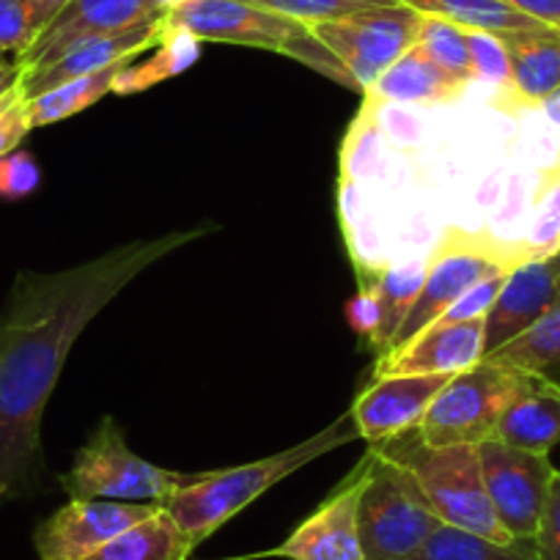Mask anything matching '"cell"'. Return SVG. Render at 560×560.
I'll return each mask as SVG.
<instances>
[{
	"mask_svg": "<svg viewBox=\"0 0 560 560\" xmlns=\"http://www.w3.org/2000/svg\"><path fill=\"white\" fill-rule=\"evenodd\" d=\"M165 25L187 31L198 42H223V45L280 52L325 74L332 83L358 91L343 63L316 39L311 25L250 7L245 0H187L179 9L165 14Z\"/></svg>",
	"mask_w": 560,
	"mask_h": 560,
	"instance_id": "4",
	"label": "cell"
},
{
	"mask_svg": "<svg viewBox=\"0 0 560 560\" xmlns=\"http://www.w3.org/2000/svg\"><path fill=\"white\" fill-rule=\"evenodd\" d=\"M487 354L483 319L459 325H429L396 352L376 360L374 380L401 374H459L478 365Z\"/></svg>",
	"mask_w": 560,
	"mask_h": 560,
	"instance_id": "18",
	"label": "cell"
},
{
	"mask_svg": "<svg viewBox=\"0 0 560 560\" xmlns=\"http://www.w3.org/2000/svg\"><path fill=\"white\" fill-rule=\"evenodd\" d=\"M533 541H536L538 560H560V470H555L552 483H549L547 503H544Z\"/></svg>",
	"mask_w": 560,
	"mask_h": 560,
	"instance_id": "36",
	"label": "cell"
},
{
	"mask_svg": "<svg viewBox=\"0 0 560 560\" xmlns=\"http://www.w3.org/2000/svg\"><path fill=\"white\" fill-rule=\"evenodd\" d=\"M505 278L509 272H498L489 275V278L478 280L476 287L467 289L443 316H440V325H459V322H476V319H487V314L492 311L494 300H498L500 289H503Z\"/></svg>",
	"mask_w": 560,
	"mask_h": 560,
	"instance_id": "35",
	"label": "cell"
},
{
	"mask_svg": "<svg viewBox=\"0 0 560 560\" xmlns=\"http://www.w3.org/2000/svg\"><path fill=\"white\" fill-rule=\"evenodd\" d=\"M45 23L36 12L34 0H0V56L18 61L36 42Z\"/></svg>",
	"mask_w": 560,
	"mask_h": 560,
	"instance_id": "32",
	"label": "cell"
},
{
	"mask_svg": "<svg viewBox=\"0 0 560 560\" xmlns=\"http://www.w3.org/2000/svg\"><path fill=\"white\" fill-rule=\"evenodd\" d=\"M427 261L429 258H409L360 275L363 280L358 298L349 305V322L376 349V358L390 352L398 330L407 322L412 305L418 303L427 283Z\"/></svg>",
	"mask_w": 560,
	"mask_h": 560,
	"instance_id": "12",
	"label": "cell"
},
{
	"mask_svg": "<svg viewBox=\"0 0 560 560\" xmlns=\"http://www.w3.org/2000/svg\"><path fill=\"white\" fill-rule=\"evenodd\" d=\"M20 78V69L18 63H7V61H0V94L9 89V85L14 83V80Z\"/></svg>",
	"mask_w": 560,
	"mask_h": 560,
	"instance_id": "40",
	"label": "cell"
},
{
	"mask_svg": "<svg viewBox=\"0 0 560 560\" xmlns=\"http://www.w3.org/2000/svg\"><path fill=\"white\" fill-rule=\"evenodd\" d=\"M124 63H113V67L102 69V72L85 74V78H74L69 80V83H61L56 85V89L45 91V94L31 96L28 113H31V124H34V129L50 127V124L63 121V118L78 116V113L89 110L91 105H96L105 94H113V80H116V74L121 72Z\"/></svg>",
	"mask_w": 560,
	"mask_h": 560,
	"instance_id": "26",
	"label": "cell"
},
{
	"mask_svg": "<svg viewBox=\"0 0 560 560\" xmlns=\"http://www.w3.org/2000/svg\"><path fill=\"white\" fill-rule=\"evenodd\" d=\"M163 505L113 503V500H69L47 516L34 533L39 560H85L124 530L149 520Z\"/></svg>",
	"mask_w": 560,
	"mask_h": 560,
	"instance_id": "11",
	"label": "cell"
},
{
	"mask_svg": "<svg viewBox=\"0 0 560 560\" xmlns=\"http://www.w3.org/2000/svg\"><path fill=\"white\" fill-rule=\"evenodd\" d=\"M212 231L143 236L78 267L14 278L0 314V503L23 498L42 478V418L85 327L140 272Z\"/></svg>",
	"mask_w": 560,
	"mask_h": 560,
	"instance_id": "1",
	"label": "cell"
},
{
	"mask_svg": "<svg viewBox=\"0 0 560 560\" xmlns=\"http://www.w3.org/2000/svg\"><path fill=\"white\" fill-rule=\"evenodd\" d=\"M487 363L505 365V369L533 371V374H547L549 369L560 365V294L552 308L541 316L533 327H527L522 336L505 343L498 352L487 354Z\"/></svg>",
	"mask_w": 560,
	"mask_h": 560,
	"instance_id": "28",
	"label": "cell"
},
{
	"mask_svg": "<svg viewBox=\"0 0 560 560\" xmlns=\"http://www.w3.org/2000/svg\"><path fill=\"white\" fill-rule=\"evenodd\" d=\"M467 47H470V63L476 83H489L494 89L509 91L511 85V58L505 42L492 31L467 28Z\"/></svg>",
	"mask_w": 560,
	"mask_h": 560,
	"instance_id": "31",
	"label": "cell"
},
{
	"mask_svg": "<svg viewBox=\"0 0 560 560\" xmlns=\"http://www.w3.org/2000/svg\"><path fill=\"white\" fill-rule=\"evenodd\" d=\"M520 264H525V256H522V250L516 245H505L498 236L451 229L434 245L432 256H429L423 292H420L418 303L409 311L404 327L398 330L390 352L401 349L420 330H427L429 325H434L467 289L476 287L478 280L498 272H511Z\"/></svg>",
	"mask_w": 560,
	"mask_h": 560,
	"instance_id": "7",
	"label": "cell"
},
{
	"mask_svg": "<svg viewBox=\"0 0 560 560\" xmlns=\"http://www.w3.org/2000/svg\"><path fill=\"white\" fill-rule=\"evenodd\" d=\"M69 0H34V7H36V12H39V18H42V23H50L52 18H56L58 12H61L63 7H67ZM45 31V28H42Z\"/></svg>",
	"mask_w": 560,
	"mask_h": 560,
	"instance_id": "39",
	"label": "cell"
},
{
	"mask_svg": "<svg viewBox=\"0 0 560 560\" xmlns=\"http://www.w3.org/2000/svg\"><path fill=\"white\" fill-rule=\"evenodd\" d=\"M198 56H201V42L196 36L165 25L163 36H160V42L154 45V52L147 61L135 63L132 58L129 63H124L121 72L113 80V94H140V91L152 89V85L176 78L185 69H190L198 61Z\"/></svg>",
	"mask_w": 560,
	"mask_h": 560,
	"instance_id": "23",
	"label": "cell"
},
{
	"mask_svg": "<svg viewBox=\"0 0 560 560\" xmlns=\"http://www.w3.org/2000/svg\"><path fill=\"white\" fill-rule=\"evenodd\" d=\"M418 28L420 14L401 3L311 25L316 39L343 63L358 94H365L418 42Z\"/></svg>",
	"mask_w": 560,
	"mask_h": 560,
	"instance_id": "9",
	"label": "cell"
},
{
	"mask_svg": "<svg viewBox=\"0 0 560 560\" xmlns=\"http://www.w3.org/2000/svg\"><path fill=\"white\" fill-rule=\"evenodd\" d=\"M520 247L525 261L560 250V158L538 174Z\"/></svg>",
	"mask_w": 560,
	"mask_h": 560,
	"instance_id": "27",
	"label": "cell"
},
{
	"mask_svg": "<svg viewBox=\"0 0 560 560\" xmlns=\"http://www.w3.org/2000/svg\"><path fill=\"white\" fill-rule=\"evenodd\" d=\"M245 3L283 14V18L298 20V23L316 25L352 18V14L369 12V9L396 7L398 0H245Z\"/></svg>",
	"mask_w": 560,
	"mask_h": 560,
	"instance_id": "30",
	"label": "cell"
},
{
	"mask_svg": "<svg viewBox=\"0 0 560 560\" xmlns=\"http://www.w3.org/2000/svg\"><path fill=\"white\" fill-rule=\"evenodd\" d=\"M42 185V168L34 154L18 149V152L0 158V201H23L34 196Z\"/></svg>",
	"mask_w": 560,
	"mask_h": 560,
	"instance_id": "34",
	"label": "cell"
},
{
	"mask_svg": "<svg viewBox=\"0 0 560 560\" xmlns=\"http://www.w3.org/2000/svg\"><path fill=\"white\" fill-rule=\"evenodd\" d=\"M514 448L547 456L560 445V385L547 374H533L525 390L500 418L494 438Z\"/></svg>",
	"mask_w": 560,
	"mask_h": 560,
	"instance_id": "20",
	"label": "cell"
},
{
	"mask_svg": "<svg viewBox=\"0 0 560 560\" xmlns=\"http://www.w3.org/2000/svg\"><path fill=\"white\" fill-rule=\"evenodd\" d=\"M365 465H369V456L349 472L347 481L308 520L294 527L287 541L275 549H267L258 558L363 560L358 530V503L360 492H363Z\"/></svg>",
	"mask_w": 560,
	"mask_h": 560,
	"instance_id": "13",
	"label": "cell"
},
{
	"mask_svg": "<svg viewBox=\"0 0 560 560\" xmlns=\"http://www.w3.org/2000/svg\"><path fill=\"white\" fill-rule=\"evenodd\" d=\"M530 376L533 371L505 369L487 360L459 371L429 407L420 438L429 445H478L492 440L503 412L525 390Z\"/></svg>",
	"mask_w": 560,
	"mask_h": 560,
	"instance_id": "8",
	"label": "cell"
},
{
	"mask_svg": "<svg viewBox=\"0 0 560 560\" xmlns=\"http://www.w3.org/2000/svg\"><path fill=\"white\" fill-rule=\"evenodd\" d=\"M500 3L516 9L536 23L560 28V0H500Z\"/></svg>",
	"mask_w": 560,
	"mask_h": 560,
	"instance_id": "37",
	"label": "cell"
},
{
	"mask_svg": "<svg viewBox=\"0 0 560 560\" xmlns=\"http://www.w3.org/2000/svg\"><path fill=\"white\" fill-rule=\"evenodd\" d=\"M407 560H538L533 538L494 541L462 527L440 525L423 547Z\"/></svg>",
	"mask_w": 560,
	"mask_h": 560,
	"instance_id": "24",
	"label": "cell"
},
{
	"mask_svg": "<svg viewBox=\"0 0 560 560\" xmlns=\"http://www.w3.org/2000/svg\"><path fill=\"white\" fill-rule=\"evenodd\" d=\"M451 376L454 374H401L371 380L349 409L358 434L369 445H380L420 429L429 407L448 385Z\"/></svg>",
	"mask_w": 560,
	"mask_h": 560,
	"instance_id": "14",
	"label": "cell"
},
{
	"mask_svg": "<svg viewBox=\"0 0 560 560\" xmlns=\"http://www.w3.org/2000/svg\"><path fill=\"white\" fill-rule=\"evenodd\" d=\"M192 476L140 459L124 440L116 418L105 415L89 443L74 454L72 470L61 478L69 500L165 505Z\"/></svg>",
	"mask_w": 560,
	"mask_h": 560,
	"instance_id": "6",
	"label": "cell"
},
{
	"mask_svg": "<svg viewBox=\"0 0 560 560\" xmlns=\"http://www.w3.org/2000/svg\"><path fill=\"white\" fill-rule=\"evenodd\" d=\"M560 294V250L547 258H533L509 272L492 311L483 319L487 327V354L536 325ZM483 354V358H487Z\"/></svg>",
	"mask_w": 560,
	"mask_h": 560,
	"instance_id": "17",
	"label": "cell"
},
{
	"mask_svg": "<svg viewBox=\"0 0 560 560\" xmlns=\"http://www.w3.org/2000/svg\"><path fill=\"white\" fill-rule=\"evenodd\" d=\"M538 110L544 113V118L549 121V127H555L560 132V89L555 91V94H549L547 100L538 105Z\"/></svg>",
	"mask_w": 560,
	"mask_h": 560,
	"instance_id": "38",
	"label": "cell"
},
{
	"mask_svg": "<svg viewBox=\"0 0 560 560\" xmlns=\"http://www.w3.org/2000/svg\"><path fill=\"white\" fill-rule=\"evenodd\" d=\"M401 7L415 9L427 18L448 20V23L462 25V28L492 31V34H514V31L536 28V20L525 18L516 9L505 7L500 0H398Z\"/></svg>",
	"mask_w": 560,
	"mask_h": 560,
	"instance_id": "25",
	"label": "cell"
},
{
	"mask_svg": "<svg viewBox=\"0 0 560 560\" xmlns=\"http://www.w3.org/2000/svg\"><path fill=\"white\" fill-rule=\"evenodd\" d=\"M472 83L454 78L445 69H440L418 45L409 47L390 69L382 72V78L365 91L371 105L393 102V105H451L459 100Z\"/></svg>",
	"mask_w": 560,
	"mask_h": 560,
	"instance_id": "21",
	"label": "cell"
},
{
	"mask_svg": "<svg viewBox=\"0 0 560 560\" xmlns=\"http://www.w3.org/2000/svg\"><path fill=\"white\" fill-rule=\"evenodd\" d=\"M149 18H163L152 0H69L14 63L20 72L47 67L83 39L116 34Z\"/></svg>",
	"mask_w": 560,
	"mask_h": 560,
	"instance_id": "15",
	"label": "cell"
},
{
	"mask_svg": "<svg viewBox=\"0 0 560 560\" xmlns=\"http://www.w3.org/2000/svg\"><path fill=\"white\" fill-rule=\"evenodd\" d=\"M483 487L500 525L511 538H536L555 467L549 456L514 448L500 440L478 443Z\"/></svg>",
	"mask_w": 560,
	"mask_h": 560,
	"instance_id": "10",
	"label": "cell"
},
{
	"mask_svg": "<svg viewBox=\"0 0 560 560\" xmlns=\"http://www.w3.org/2000/svg\"><path fill=\"white\" fill-rule=\"evenodd\" d=\"M371 448L412 472L443 525L494 541H514L489 503L478 445H429L420 429H412Z\"/></svg>",
	"mask_w": 560,
	"mask_h": 560,
	"instance_id": "3",
	"label": "cell"
},
{
	"mask_svg": "<svg viewBox=\"0 0 560 560\" xmlns=\"http://www.w3.org/2000/svg\"><path fill=\"white\" fill-rule=\"evenodd\" d=\"M182 3H187V0H152V7L158 9L160 14H168V12H174V9H179Z\"/></svg>",
	"mask_w": 560,
	"mask_h": 560,
	"instance_id": "41",
	"label": "cell"
},
{
	"mask_svg": "<svg viewBox=\"0 0 560 560\" xmlns=\"http://www.w3.org/2000/svg\"><path fill=\"white\" fill-rule=\"evenodd\" d=\"M34 129L28 113V96H25L20 78L0 94V158L18 152L25 135Z\"/></svg>",
	"mask_w": 560,
	"mask_h": 560,
	"instance_id": "33",
	"label": "cell"
},
{
	"mask_svg": "<svg viewBox=\"0 0 560 560\" xmlns=\"http://www.w3.org/2000/svg\"><path fill=\"white\" fill-rule=\"evenodd\" d=\"M358 438V427H354L352 415L347 412L332 420L330 427L322 429L319 434L308 438L305 443L280 451V454L264 456V459L250 462V465L229 467V470L198 472L163 509L176 522L187 544L198 549L212 533H218L225 522L234 520L240 511H245L253 500L269 492L275 483H280L283 478L298 472L300 467L311 465L319 456L330 454L341 445H349Z\"/></svg>",
	"mask_w": 560,
	"mask_h": 560,
	"instance_id": "2",
	"label": "cell"
},
{
	"mask_svg": "<svg viewBox=\"0 0 560 560\" xmlns=\"http://www.w3.org/2000/svg\"><path fill=\"white\" fill-rule=\"evenodd\" d=\"M165 31V14L163 18H149L143 23H135L129 28L116 31V34H102L83 39L80 45L69 47L63 56L47 67L31 69V72H20V83H23L25 96H39L45 91L56 89V85L69 83L74 78H85V74L102 72V69L113 67V63L132 61V58L143 56L152 50L160 42Z\"/></svg>",
	"mask_w": 560,
	"mask_h": 560,
	"instance_id": "16",
	"label": "cell"
},
{
	"mask_svg": "<svg viewBox=\"0 0 560 560\" xmlns=\"http://www.w3.org/2000/svg\"><path fill=\"white\" fill-rule=\"evenodd\" d=\"M196 549L187 544L165 509L124 530L85 560H190Z\"/></svg>",
	"mask_w": 560,
	"mask_h": 560,
	"instance_id": "22",
	"label": "cell"
},
{
	"mask_svg": "<svg viewBox=\"0 0 560 560\" xmlns=\"http://www.w3.org/2000/svg\"><path fill=\"white\" fill-rule=\"evenodd\" d=\"M511 58V85L505 105L511 110H538L549 94L560 89V28L536 25L503 34Z\"/></svg>",
	"mask_w": 560,
	"mask_h": 560,
	"instance_id": "19",
	"label": "cell"
},
{
	"mask_svg": "<svg viewBox=\"0 0 560 560\" xmlns=\"http://www.w3.org/2000/svg\"><path fill=\"white\" fill-rule=\"evenodd\" d=\"M415 45L427 52L440 69H445L454 78L465 80V83H476L470 63V47H467V28L448 23V20L420 14L418 42Z\"/></svg>",
	"mask_w": 560,
	"mask_h": 560,
	"instance_id": "29",
	"label": "cell"
},
{
	"mask_svg": "<svg viewBox=\"0 0 560 560\" xmlns=\"http://www.w3.org/2000/svg\"><path fill=\"white\" fill-rule=\"evenodd\" d=\"M358 530L363 560H407L443 525L412 472L369 445Z\"/></svg>",
	"mask_w": 560,
	"mask_h": 560,
	"instance_id": "5",
	"label": "cell"
}]
</instances>
